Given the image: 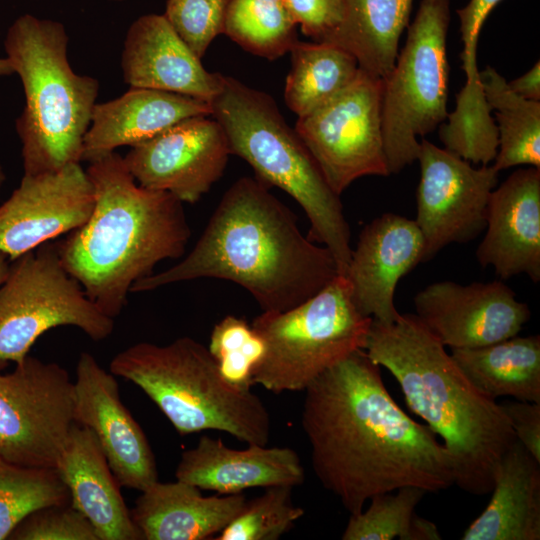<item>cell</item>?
Listing matches in <instances>:
<instances>
[{
  "label": "cell",
  "instance_id": "1f68e13d",
  "mask_svg": "<svg viewBox=\"0 0 540 540\" xmlns=\"http://www.w3.org/2000/svg\"><path fill=\"white\" fill-rule=\"evenodd\" d=\"M70 503L69 490L54 468L12 464L0 457V540L31 512Z\"/></svg>",
  "mask_w": 540,
  "mask_h": 540
},
{
  "label": "cell",
  "instance_id": "8fae6325",
  "mask_svg": "<svg viewBox=\"0 0 540 540\" xmlns=\"http://www.w3.org/2000/svg\"><path fill=\"white\" fill-rule=\"evenodd\" d=\"M74 382L59 364L27 355L0 373V457L54 468L75 423Z\"/></svg>",
  "mask_w": 540,
  "mask_h": 540
},
{
  "label": "cell",
  "instance_id": "836d02e7",
  "mask_svg": "<svg viewBox=\"0 0 540 540\" xmlns=\"http://www.w3.org/2000/svg\"><path fill=\"white\" fill-rule=\"evenodd\" d=\"M208 349L229 382L251 389L253 371L263 352L251 325L233 315L224 317L213 327Z\"/></svg>",
  "mask_w": 540,
  "mask_h": 540
},
{
  "label": "cell",
  "instance_id": "44dd1931",
  "mask_svg": "<svg viewBox=\"0 0 540 540\" xmlns=\"http://www.w3.org/2000/svg\"><path fill=\"white\" fill-rule=\"evenodd\" d=\"M175 477L201 490L234 494L256 487L301 485L305 470L289 447L248 445L239 450L204 435L181 454Z\"/></svg>",
  "mask_w": 540,
  "mask_h": 540
},
{
  "label": "cell",
  "instance_id": "d6a6232c",
  "mask_svg": "<svg viewBox=\"0 0 540 540\" xmlns=\"http://www.w3.org/2000/svg\"><path fill=\"white\" fill-rule=\"evenodd\" d=\"M293 488L288 485L266 487L261 495L246 500L235 518L213 539H280L305 513L292 500Z\"/></svg>",
  "mask_w": 540,
  "mask_h": 540
},
{
  "label": "cell",
  "instance_id": "ab89813d",
  "mask_svg": "<svg viewBox=\"0 0 540 540\" xmlns=\"http://www.w3.org/2000/svg\"><path fill=\"white\" fill-rule=\"evenodd\" d=\"M510 89L518 96L531 101H540V62L520 77L508 82Z\"/></svg>",
  "mask_w": 540,
  "mask_h": 540
},
{
  "label": "cell",
  "instance_id": "30bf717a",
  "mask_svg": "<svg viewBox=\"0 0 540 540\" xmlns=\"http://www.w3.org/2000/svg\"><path fill=\"white\" fill-rule=\"evenodd\" d=\"M59 326L100 341L112 333L114 319L64 269L57 244L47 242L10 261L0 284V370L21 362L42 334Z\"/></svg>",
  "mask_w": 540,
  "mask_h": 540
},
{
  "label": "cell",
  "instance_id": "9a60e30c",
  "mask_svg": "<svg viewBox=\"0 0 540 540\" xmlns=\"http://www.w3.org/2000/svg\"><path fill=\"white\" fill-rule=\"evenodd\" d=\"M94 190L80 163L24 174L0 205V253L9 261L81 227L94 207Z\"/></svg>",
  "mask_w": 540,
  "mask_h": 540
},
{
  "label": "cell",
  "instance_id": "e0dca14e",
  "mask_svg": "<svg viewBox=\"0 0 540 540\" xmlns=\"http://www.w3.org/2000/svg\"><path fill=\"white\" fill-rule=\"evenodd\" d=\"M73 418L94 433L121 486L141 492L158 481L154 453L121 402L115 375L88 352L80 354L76 366Z\"/></svg>",
  "mask_w": 540,
  "mask_h": 540
},
{
  "label": "cell",
  "instance_id": "ac0fdd59",
  "mask_svg": "<svg viewBox=\"0 0 540 540\" xmlns=\"http://www.w3.org/2000/svg\"><path fill=\"white\" fill-rule=\"evenodd\" d=\"M424 242L415 220L385 213L361 231L344 277L358 311L390 323L400 313L394 304L400 279L423 262Z\"/></svg>",
  "mask_w": 540,
  "mask_h": 540
},
{
  "label": "cell",
  "instance_id": "74e56055",
  "mask_svg": "<svg viewBox=\"0 0 540 540\" xmlns=\"http://www.w3.org/2000/svg\"><path fill=\"white\" fill-rule=\"evenodd\" d=\"M501 406L517 441L540 462V403L516 400Z\"/></svg>",
  "mask_w": 540,
  "mask_h": 540
},
{
  "label": "cell",
  "instance_id": "484cf974",
  "mask_svg": "<svg viewBox=\"0 0 540 540\" xmlns=\"http://www.w3.org/2000/svg\"><path fill=\"white\" fill-rule=\"evenodd\" d=\"M450 354L485 396L540 403L539 335H515L485 346L451 349Z\"/></svg>",
  "mask_w": 540,
  "mask_h": 540
},
{
  "label": "cell",
  "instance_id": "60d3db41",
  "mask_svg": "<svg viewBox=\"0 0 540 540\" xmlns=\"http://www.w3.org/2000/svg\"><path fill=\"white\" fill-rule=\"evenodd\" d=\"M14 71L6 57H0V78L13 75Z\"/></svg>",
  "mask_w": 540,
  "mask_h": 540
},
{
  "label": "cell",
  "instance_id": "8992f818",
  "mask_svg": "<svg viewBox=\"0 0 540 540\" xmlns=\"http://www.w3.org/2000/svg\"><path fill=\"white\" fill-rule=\"evenodd\" d=\"M210 106L231 155L246 161L269 187L276 186L296 200L309 220L308 238L331 252L339 275L345 276L352 247L340 195L329 186L272 96L223 75Z\"/></svg>",
  "mask_w": 540,
  "mask_h": 540
},
{
  "label": "cell",
  "instance_id": "ee69618b",
  "mask_svg": "<svg viewBox=\"0 0 540 540\" xmlns=\"http://www.w3.org/2000/svg\"><path fill=\"white\" fill-rule=\"evenodd\" d=\"M112 1H122V0H112Z\"/></svg>",
  "mask_w": 540,
  "mask_h": 540
},
{
  "label": "cell",
  "instance_id": "52a82bcc",
  "mask_svg": "<svg viewBox=\"0 0 540 540\" xmlns=\"http://www.w3.org/2000/svg\"><path fill=\"white\" fill-rule=\"evenodd\" d=\"M110 372L137 385L180 435L216 430L248 445L269 442L265 404L229 382L208 347L193 338L131 345L114 356Z\"/></svg>",
  "mask_w": 540,
  "mask_h": 540
},
{
  "label": "cell",
  "instance_id": "f1b7e54d",
  "mask_svg": "<svg viewBox=\"0 0 540 540\" xmlns=\"http://www.w3.org/2000/svg\"><path fill=\"white\" fill-rule=\"evenodd\" d=\"M479 78L497 122L498 150L492 167L497 172L518 165L540 168V101L515 94L491 66L479 71Z\"/></svg>",
  "mask_w": 540,
  "mask_h": 540
},
{
  "label": "cell",
  "instance_id": "7c38bea8",
  "mask_svg": "<svg viewBox=\"0 0 540 540\" xmlns=\"http://www.w3.org/2000/svg\"><path fill=\"white\" fill-rule=\"evenodd\" d=\"M381 99L382 79L359 69L346 88L297 119L296 132L338 195L360 177L389 175Z\"/></svg>",
  "mask_w": 540,
  "mask_h": 540
},
{
  "label": "cell",
  "instance_id": "b9f144b4",
  "mask_svg": "<svg viewBox=\"0 0 540 540\" xmlns=\"http://www.w3.org/2000/svg\"><path fill=\"white\" fill-rule=\"evenodd\" d=\"M9 259L6 255L0 253V284L4 281L7 276L9 269Z\"/></svg>",
  "mask_w": 540,
  "mask_h": 540
},
{
  "label": "cell",
  "instance_id": "4316f807",
  "mask_svg": "<svg viewBox=\"0 0 540 540\" xmlns=\"http://www.w3.org/2000/svg\"><path fill=\"white\" fill-rule=\"evenodd\" d=\"M345 16L324 41L350 52L359 68L385 78L399 53V40L407 27L413 0H343Z\"/></svg>",
  "mask_w": 540,
  "mask_h": 540
},
{
  "label": "cell",
  "instance_id": "2e32d148",
  "mask_svg": "<svg viewBox=\"0 0 540 540\" xmlns=\"http://www.w3.org/2000/svg\"><path fill=\"white\" fill-rule=\"evenodd\" d=\"M415 315L446 347L475 348L515 335L529 321L526 303L502 281L435 282L414 297Z\"/></svg>",
  "mask_w": 540,
  "mask_h": 540
},
{
  "label": "cell",
  "instance_id": "3957f363",
  "mask_svg": "<svg viewBox=\"0 0 540 540\" xmlns=\"http://www.w3.org/2000/svg\"><path fill=\"white\" fill-rule=\"evenodd\" d=\"M94 190L88 220L57 244L64 269L107 316L115 318L131 287L165 259L183 256L191 230L183 202L140 186L115 152L89 162Z\"/></svg>",
  "mask_w": 540,
  "mask_h": 540
},
{
  "label": "cell",
  "instance_id": "4dcf8cb0",
  "mask_svg": "<svg viewBox=\"0 0 540 540\" xmlns=\"http://www.w3.org/2000/svg\"><path fill=\"white\" fill-rule=\"evenodd\" d=\"M282 0H228L223 34L245 51L273 61L298 40Z\"/></svg>",
  "mask_w": 540,
  "mask_h": 540
},
{
  "label": "cell",
  "instance_id": "cb8c5ba5",
  "mask_svg": "<svg viewBox=\"0 0 540 540\" xmlns=\"http://www.w3.org/2000/svg\"><path fill=\"white\" fill-rule=\"evenodd\" d=\"M246 500L242 492L205 497L189 483L158 480L141 491L131 517L143 540H205L219 534Z\"/></svg>",
  "mask_w": 540,
  "mask_h": 540
},
{
  "label": "cell",
  "instance_id": "9c48e42d",
  "mask_svg": "<svg viewBox=\"0 0 540 540\" xmlns=\"http://www.w3.org/2000/svg\"><path fill=\"white\" fill-rule=\"evenodd\" d=\"M449 23V0H421L405 44L382 79V137L389 175L417 160V138L447 118Z\"/></svg>",
  "mask_w": 540,
  "mask_h": 540
},
{
  "label": "cell",
  "instance_id": "6da1fadb",
  "mask_svg": "<svg viewBox=\"0 0 540 540\" xmlns=\"http://www.w3.org/2000/svg\"><path fill=\"white\" fill-rule=\"evenodd\" d=\"M301 425L315 475L350 513L404 486L428 492L455 482L449 451L386 389L380 366L358 349L305 390Z\"/></svg>",
  "mask_w": 540,
  "mask_h": 540
},
{
  "label": "cell",
  "instance_id": "277c9868",
  "mask_svg": "<svg viewBox=\"0 0 540 540\" xmlns=\"http://www.w3.org/2000/svg\"><path fill=\"white\" fill-rule=\"evenodd\" d=\"M364 350L394 376L409 408L442 438L454 484L475 496L490 493L496 465L517 440L501 404L472 385L415 314L390 323L372 319Z\"/></svg>",
  "mask_w": 540,
  "mask_h": 540
},
{
  "label": "cell",
  "instance_id": "603a6c76",
  "mask_svg": "<svg viewBox=\"0 0 540 540\" xmlns=\"http://www.w3.org/2000/svg\"><path fill=\"white\" fill-rule=\"evenodd\" d=\"M195 116H211L209 102L147 88L130 89L94 106L85 134L82 161H92L122 146H136L175 124Z\"/></svg>",
  "mask_w": 540,
  "mask_h": 540
},
{
  "label": "cell",
  "instance_id": "e575fe53",
  "mask_svg": "<svg viewBox=\"0 0 540 540\" xmlns=\"http://www.w3.org/2000/svg\"><path fill=\"white\" fill-rule=\"evenodd\" d=\"M228 0H167L164 16L190 49L202 58L223 34Z\"/></svg>",
  "mask_w": 540,
  "mask_h": 540
},
{
  "label": "cell",
  "instance_id": "f546056e",
  "mask_svg": "<svg viewBox=\"0 0 540 540\" xmlns=\"http://www.w3.org/2000/svg\"><path fill=\"white\" fill-rule=\"evenodd\" d=\"M427 492L404 486L373 496L364 511L350 514L343 540H441L437 526L416 514Z\"/></svg>",
  "mask_w": 540,
  "mask_h": 540
},
{
  "label": "cell",
  "instance_id": "d4e9b609",
  "mask_svg": "<svg viewBox=\"0 0 540 540\" xmlns=\"http://www.w3.org/2000/svg\"><path fill=\"white\" fill-rule=\"evenodd\" d=\"M491 492L462 540L540 539V462L519 441L496 465Z\"/></svg>",
  "mask_w": 540,
  "mask_h": 540
},
{
  "label": "cell",
  "instance_id": "d590c367",
  "mask_svg": "<svg viewBox=\"0 0 540 540\" xmlns=\"http://www.w3.org/2000/svg\"><path fill=\"white\" fill-rule=\"evenodd\" d=\"M15 540H99L89 520L70 503L41 507L11 532Z\"/></svg>",
  "mask_w": 540,
  "mask_h": 540
},
{
  "label": "cell",
  "instance_id": "5b68a950",
  "mask_svg": "<svg viewBox=\"0 0 540 540\" xmlns=\"http://www.w3.org/2000/svg\"><path fill=\"white\" fill-rule=\"evenodd\" d=\"M68 42L61 22L31 14L19 16L4 39L5 57L25 95L15 126L27 175L56 172L82 161L99 82L73 71Z\"/></svg>",
  "mask_w": 540,
  "mask_h": 540
},
{
  "label": "cell",
  "instance_id": "ffe728a7",
  "mask_svg": "<svg viewBox=\"0 0 540 540\" xmlns=\"http://www.w3.org/2000/svg\"><path fill=\"white\" fill-rule=\"evenodd\" d=\"M124 81L134 88L181 94L209 102L223 75L205 69L162 14H146L129 27L121 56Z\"/></svg>",
  "mask_w": 540,
  "mask_h": 540
},
{
  "label": "cell",
  "instance_id": "8d00e7d4",
  "mask_svg": "<svg viewBox=\"0 0 540 540\" xmlns=\"http://www.w3.org/2000/svg\"><path fill=\"white\" fill-rule=\"evenodd\" d=\"M286 10L302 33L324 42L342 23L343 0H282Z\"/></svg>",
  "mask_w": 540,
  "mask_h": 540
},
{
  "label": "cell",
  "instance_id": "d6986e66",
  "mask_svg": "<svg viewBox=\"0 0 540 540\" xmlns=\"http://www.w3.org/2000/svg\"><path fill=\"white\" fill-rule=\"evenodd\" d=\"M476 257L501 279L540 280V168H521L492 191Z\"/></svg>",
  "mask_w": 540,
  "mask_h": 540
},
{
  "label": "cell",
  "instance_id": "7a4b0ae2",
  "mask_svg": "<svg viewBox=\"0 0 540 540\" xmlns=\"http://www.w3.org/2000/svg\"><path fill=\"white\" fill-rule=\"evenodd\" d=\"M257 177L222 196L202 235L179 263L133 284L146 292L200 278L231 281L263 311H287L326 287L338 269L331 252L305 237L293 213Z\"/></svg>",
  "mask_w": 540,
  "mask_h": 540
},
{
  "label": "cell",
  "instance_id": "4fadbf2b",
  "mask_svg": "<svg viewBox=\"0 0 540 540\" xmlns=\"http://www.w3.org/2000/svg\"><path fill=\"white\" fill-rule=\"evenodd\" d=\"M417 160L420 181L415 222L423 237V262L451 243L476 238L486 227L487 209L498 173L492 166L469 161L426 139Z\"/></svg>",
  "mask_w": 540,
  "mask_h": 540
},
{
  "label": "cell",
  "instance_id": "83f0119b",
  "mask_svg": "<svg viewBox=\"0 0 540 540\" xmlns=\"http://www.w3.org/2000/svg\"><path fill=\"white\" fill-rule=\"evenodd\" d=\"M289 52L291 69L285 81L284 100L298 117L341 92L360 69L350 52L331 43L297 40Z\"/></svg>",
  "mask_w": 540,
  "mask_h": 540
},
{
  "label": "cell",
  "instance_id": "5bb4252c",
  "mask_svg": "<svg viewBox=\"0 0 540 540\" xmlns=\"http://www.w3.org/2000/svg\"><path fill=\"white\" fill-rule=\"evenodd\" d=\"M230 155L219 123L195 116L131 147L123 159L140 186L195 203L222 177Z\"/></svg>",
  "mask_w": 540,
  "mask_h": 540
},
{
  "label": "cell",
  "instance_id": "f35d334b",
  "mask_svg": "<svg viewBox=\"0 0 540 540\" xmlns=\"http://www.w3.org/2000/svg\"><path fill=\"white\" fill-rule=\"evenodd\" d=\"M501 0H469L466 6L457 10L463 42L462 64L477 62V44L480 31L490 12Z\"/></svg>",
  "mask_w": 540,
  "mask_h": 540
},
{
  "label": "cell",
  "instance_id": "ba28073f",
  "mask_svg": "<svg viewBox=\"0 0 540 540\" xmlns=\"http://www.w3.org/2000/svg\"><path fill=\"white\" fill-rule=\"evenodd\" d=\"M371 323L358 311L341 275L287 311H263L251 324L263 344L253 385L276 394L304 391L330 367L365 348Z\"/></svg>",
  "mask_w": 540,
  "mask_h": 540
},
{
  "label": "cell",
  "instance_id": "7402d4cb",
  "mask_svg": "<svg viewBox=\"0 0 540 540\" xmlns=\"http://www.w3.org/2000/svg\"><path fill=\"white\" fill-rule=\"evenodd\" d=\"M70 504L92 524L99 540H143L94 433L74 423L58 458Z\"/></svg>",
  "mask_w": 540,
  "mask_h": 540
},
{
  "label": "cell",
  "instance_id": "7bdbcfd3",
  "mask_svg": "<svg viewBox=\"0 0 540 540\" xmlns=\"http://www.w3.org/2000/svg\"><path fill=\"white\" fill-rule=\"evenodd\" d=\"M5 179H6V176H5V172L3 170V167L2 165L0 164V191H1V188L5 182Z\"/></svg>",
  "mask_w": 540,
  "mask_h": 540
}]
</instances>
